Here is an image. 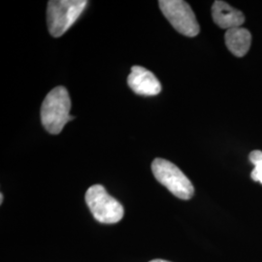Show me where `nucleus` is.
<instances>
[{
    "mask_svg": "<svg viewBox=\"0 0 262 262\" xmlns=\"http://www.w3.org/2000/svg\"><path fill=\"white\" fill-rule=\"evenodd\" d=\"M71 100L64 86H56L45 97L41 106V122L51 134H59L66 123L74 119L70 116Z\"/></svg>",
    "mask_w": 262,
    "mask_h": 262,
    "instance_id": "f257e3e1",
    "label": "nucleus"
},
{
    "mask_svg": "<svg viewBox=\"0 0 262 262\" xmlns=\"http://www.w3.org/2000/svg\"><path fill=\"white\" fill-rule=\"evenodd\" d=\"M88 5L85 0H52L48 2L49 32L54 37L62 36L82 15Z\"/></svg>",
    "mask_w": 262,
    "mask_h": 262,
    "instance_id": "f03ea898",
    "label": "nucleus"
},
{
    "mask_svg": "<svg viewBox=\"0 0 262 262\" xmlns=\"http://www.w3.org/2000/svg\"><path fill=\"white\" fill-rule=\"evenodd\" d=\"M85 202L94 219L105 225L119 223L124 214L122 204L108 194L101 185H94L85 192Z\"/></svg>",
    "mask_w": 262,
    "mask_h": 262,
    "instance_id": "7ed1b4c3",
    "label": "nucleus"
},
{
    "mask_svg": "<svg viewBox=\"0 0 262 262\" xmlns=\"http://www.w3.org/2000/svg\"><path fill=\"white\" fill-rule=\"evenodd\" d=\"M155 178L169 191L183 200H188L194 194V187L178 166L168 160L156 159L151 163Z\"/></svg>",
    "mask_w": 262,
    "mask_h": 262,
    "instance_id": "20e7f679",
    "label": "nucleus"
},
{
    "mask_svg": "<svg viewBox=\"0 0 262 262\" xmlns=\"http://www.w3.org/2000/svg\"><path fill=\"white\" fill-rule=\"evenodd\" d=\"M159 8L179 33L194 37L200 31L196 17L190 6L183 0H160Z\"/></svg>",
    "mask_w": 262,
    "mask_h": 262,
    "instance_id": "39448f33",
    "label": "nucleus"
},
{
    "mask_svg": "<svg viewBox=\"0 0 262 262\" xmlns=\"http://www.w3.org/2000/svg\"><path fill=\"white\" fill-rule=\"evenodd\" d=\"M127 84L135 94L144 96H155L160 94L161 84L159 79L142 66H132Z\"/></svg>",
    "mask_w": 262,
    "mask_h": 262,
    "instance_id": "423d86ee",
    "label": "nucleus"
},
{
    "mask_svg": "<svg viewBox=\"0 0 262 262\" xmlns=\"http://www.w3.org/2000/svg\"><path fill=\"white\" fill-rule=\"evenodd\" d=\"M212 17L217 27L224 29L241 28L245 23L243 13L235 9L225 1L216 0L212 6Z\"/></svg>",
    "mask_w": 262,
    "mask_h": 262,
    "instance_id": "0eeeda50",
    "label": "nucleus"
},
{
    "mask_svg": "<svg viewBox=\"0 0 262 262\" xmlns=\"http://www.w3.org/2000/svg\"><path fill=\"white\" fill-rule=\"evenodd\" d=\"M225 40L227 49L235 56L242 57L248 54L251 48L252 35L246 28H231L226 30Z\"/></svg>",
    "mask_w": 262,
    "mask_h": 262,
    "instance_id": "6e6552de",
    "label": "nucleus"
},
{
    "mask_svg": "<svg viewBox=\"0 0 262 262\" xmlns=\"http://www.w3.org/2000/svg\"><path fill=\"white\" fill-rule=\"evenodd\" d=\"M251 176L253 181L259 182L260 184H262V161L254 166Z\"/></svg>",
    "mask_w": 262,
    "mask_h": 262,
    "instance_id": "1a4fd4ad",
    "label": "nucleus"
},
{
    "mask_svg": "<svg viewBox=\"0 0 262 262\" xmlns=\"http://www.w3.org/2000/svg\"><path fill=\"white\" fill-rule=\"evenodd\" d=\"M250 161L253 163V165H257L262 161V151L261 150H253L250 156H249Z\"/></svg>",
    "mask_w": 262,
    "mask_h": 262,
    "instance_id": "9d476101",
    "label": "nucleus"
},
{
    "mask_svg": "<svg viewBox=\"0 0 262 262\" xmlns=\"http://www.w3.org/2000/svg\"><path fill=\"white\" fill-rule=\"evenodd\" d=\"M149 262H170L167 260H162V259H154V260H150Z\"/></svg>",
    "mask_w": 262,
    "mask_h": 262,
    "instance_id": "9b49d317",
    "label": "nucleus"
},
{
    "mask_svg": "<svg viewBox=\"0 0 262 262\" xmlns=\"http://www.w3.org/2000/svg\"><path fill=\"white\" fill-rule=\"evenodd\" d=\"M2 202H3V194L1 193V195H0V203L2 204Z\"/></svg>",
    "mask_w": 262,
    "mask_h": 262,
    "instance_id": "f8f14e48",
    "label": "nucleus"
}]
</instances>
